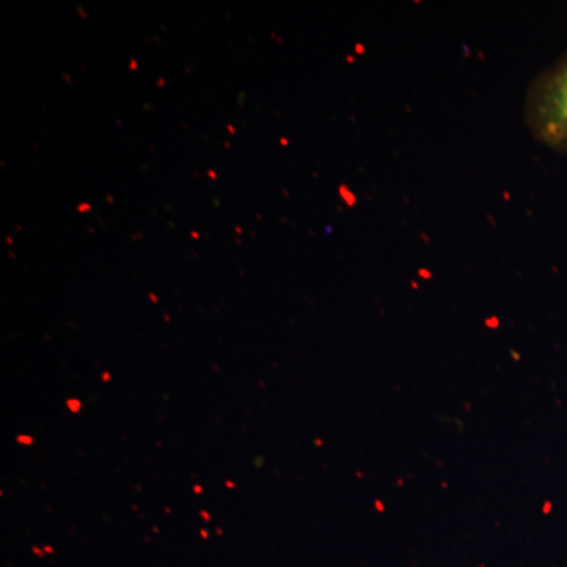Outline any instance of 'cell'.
<instances>
[{
    "mask_svg": "<svg viewBox=\"0 0 567 567\" xmlns=\"http://www.w3.org/2000/svg\"><path fill=\"white\" fill-rule=\"evenodd\" d=\"M525 122L537 142L567 153V51L529 85Z\"/></svg>",
    "mask_w": 567,
    "mask_h": 567,
    "instance_id": "1",
    "label": "cell"
},
{
    "mask_svg": "<svg viewBox=\"0 0 567 567\" xmlns=\"http://www.w3.org/2000/svg\"><path fill=\"white\" fill-rule=\"evenodd\" d=\"M66 406H69L71 413H80L82 409V402L78 401V399H69Z\"/></svg>",
    "mask_w": 567,
    "mask_h": 567,
    "instance_id": "2",
    "label": "cell"
},
{
    "mask_svg": "<svg viewBox=\"0 0 567 567\" xmlns=\"http://www.w3.org/2000/svg\"><path fill=\"white\" fill-rule=\"evenodd\" d=\"M17 442L21 443V445H28V446L33 445V439L31 435H18Z\"/></svg>",
    "mask_w": 567,
    "mask_h": 567,
    "instance_id": "3",
    "label": "cell"
},
{
    "mask_svg": "<svg viewBox=\"0 0 567 567\" xmlns=\"http://www.w3.org/2000/svg\"><path fill=\"white\" fill-rule=\"evenodd\" d=\"M200 516L205 518V520H210V514L205 513V511H200Z\"/></svg>",
    "mask_w": 567,
    "mask_h": 567,
    "instance_id": "4",
    "label": "cell"
},
{
    "mask_svg": "<svg viewBox=\"0 0 567 567\" xmlns=\"http://www.w3.org/2000/svg\"><path fill=\"white\" fill-rule=\"evenodd\" d=\"M110 379H111L110 372H104V375H103L104 382H106V380H110Z\"/></svg>",
    "mask_w": 567,
    "mask_h": 567,
    "instance_id": "5",
    "label": "cell"
},
{
    "mask_svg": "<svg viewBox=\"0 0 567 567\" xmlns=\"http://www.w3.org/2000/svg\"><path fill=\"white\" fill-rule=\"evenodd\" d=\"M194 492H197V494H200V492H203V488H200V486H194Z\"/></svg>",
    "mask_w": 567,
    "mask_h": 567,
    "instance_id": "6",
    "label": "cell"
},
{
    "mask_svg": "<svg viewBox=\"0 0 567 567\" xmlns=\"http://www.w3.org/2000/svg\"><path fill=\"white\" fill-rule=\"evenodd\" d=\"M226 486H227V488H235V484L229 483V481H227Z\"/></svg>",
    "mask_w": 567,
    "mask_h": 567,
    "instance_id": "7",
    "label": "cell"
}]
</instances>
